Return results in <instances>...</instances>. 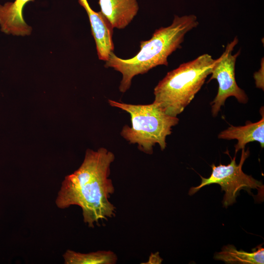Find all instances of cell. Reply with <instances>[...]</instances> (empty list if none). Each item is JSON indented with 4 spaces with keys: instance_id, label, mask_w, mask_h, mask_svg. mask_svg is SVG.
I'll use <instances>...</instances> for the list:
<instances>
[{
    "instance_id": "cell-2",
    "label": "cell",
    "mask_w": 264,
    "mask_h": 264,
    "mask_svg": "<svg viewBox=\"0 0 264 264\" xmlns=\"http://www.w3.org/2000/svg\"><path fill=\"white\" fill-rule=\"evenodd\" d=\"M198 24L195 15H175L170 25L156 29L150 40L141 41L140 50L133 57L124 59L110 52L104 66L122 74L119 91L126 92L135 76L145 74L158 66H168V57L181 48L186 34Z\"/></svg>"
},
{
    "instance_id": "cell-11",
    "label": "cell",
    "mask_w": 264,
    "mask_h": 264,
    "mask_svg": "<svg viewBox=\"0 0 264 264\" xmlns=\"http://www.w3.org/2000/svg\"><path fill=\"white\" fill-rule=\"evenodd\" d=\"M214 259L227 264H263L264 249L258 246L252 252H247L238 250L233 245H228L222 247L220 252L217 253Z\"/></svg>"
},
{
    "instance_id": "cell-5",
    "label": "cell",
    "mask_w": 264,
    "mask_h": 264,
    "mask_svg": "<svg viewBox=\"0 0 264 264\" xmlns=\"http://www.w3.org/2000/svg\"><path fill=\"white\" fill-rule=\"evenodd\" d=\"M242 150L241 157L238 165L236 162V154L227 165L220 164L216 166L213 164L210 176L208 178L200 176L201 183L197 187H191L188 194L192 196L205 186L218 184L221 186V190L225 192L222 203L223 206L227 207L236 202V198L241 190H245L250 193L252 189L259 190L263 186L261 181L242 171V166L249 154V151L248 149L246 152L244 149Z\"/></svg>"
},
{
    "instance_id": "cell-13",
    "label": "cell",
    "mask_w": 264,
    "mask_h": 264,
    "mask_svg": "<svg viewBox=\"0 0 264 264\" xmlns=\"http://www.w3.org/2000/svg\"><path fill=\"white\" fill-rule=\"evenodd\" d=\"M148 263L146 264H159L161 263L160 258L159 255L155 253L152 254L149 258Z\"/></svg>"
},
{
    "instance_id": "cell-10",
    "label": "cell",
    "mask_w": 264,
    "mask_h": 264,
    "mask_svg": "<svg viewBox=\"0 0 264 264\" xmlns=\"http://www.w3.org/2000/svg\"><path fill=\"white\" fill-rule=\"evenodd\" d=\"M261 119L255 123L249 122L243 126L236 127L231 125L226 130L221 132L218 138L220 139L232 140L237 139V143L235 145V154L238 151L244 149L245 145L249 142L257 141L262 148L264 147V109Z\"/></svg>"
},
{
    "instance_id": "cell-9",
    "label": "cell",
    "mask_w": 264,
    "mask_h": 264,
    "mask_svg": "<svg viewBox=\"0 0 264 264\" xmlns=\"http://www.w3.org/2000/svg\"><path fill=\"white\" fill-rule=\"evenodd\" d=\"M34 0H15L14 2L0 5L1 30L7 34L25 36L29 35L32 28L24 21L22 16L23 7Z\"/></svg>"
},
{
    "instance_id": "cell-1",
    "label": "cell",
    "mask_w": 264,
    "mask_h": 264,
    "mask_svg": "<svg viewBox=\"0 0 264 264\" xmlns=\"http://www.w3.org/2000/svg\"><path fill=\"white\" fill-rule=\"evenodd\" d=\"M114 158V154L105 148L87 149L79 168L63 181L55 200L57 207L79 206L84 222L89 227L114 217L116 207L109 200L114 192L109 177Z\"/></svg>"
},
{
    "instance_id": "cell-6",
    "label": "cell",
    "mask_w": 264,
    "mask_h": 264,
    "mask_svg": "<svg viewBox=\"0 0 264 264\" xmlns=\"http://www.w3.org/2000/svg\"><path fill=\"white\" fill-rule=\"evenodd\" d=\"M237 37L228 43L222 55L213 64L211 70V76L208 80L216 79L219 84L218 91L214 100L211 102L213 116L216 117L229 97H235L241 103L245 104L248 97L244 91L238 86L235 79V64L240 50L232 54L234 47L238 43Z\"/></svg>"
},
{
    "instance_id": "cell-12",
    "label": "cell",
    "mask_w": 264,
    "mask_h": 264,
    "mask_svg": "<svg viewBox=\"0 0 264 264\" xmlns=\"http://www.w3.org/2000/svg\"><path fill=\"white\" fill-rule=\"evenodd\" d=\"M63 257L65 264H114L117 261L116 255L110 250L82 253L67 250Z\"/></svg>"
},
{
    "instance_id": "cell-4",
    "label": "cell",
    "mask_w": 264,
    "mask_h": 264,
    "mask_svg": "<svg viewBox=\"0 0 264 264\" xmlns=\"http://www.w3.org/2000/svg\"><path fill=\"white\" fill-rule=\"evenodd\" d=\"M110 106L120 109L131 116V127L125 125L120 134L130 144H137L138 148L147 154L153 153L158 144L162 151L166 147V139L172 133L173 127L179 122L170 116L155 102L147 105H133L109 99Z\"/></svg>"
},
{
    "instance_id": "cell-8",
    "label": "cell",
    "mask_w": 264,
    "mask_h": 264,
    "mask_svg": "<svg viewBox=\"0 0 264 264\" xmlns=\"http://www.w3.org/2000/svg\"><path fill=\"white\" fill-rule=\"evenodd\" d=\"M101 13L112 28L122 29L137 15V0H99Z\"/></svg>"
},
{
    "instance_id": "cell-3",
    "label": "cell",
    "mask_w": 264,
    "mask_h": 264,
    "mask_svg": "<svg viewBox=\"0 0 264 264\" xmlns=\"http://www.w3.org/2000/svg\"><path fill=\"white\" fill-rule=\"evenodd\" d=\"M215 61L211 55L204 54L168 72L154 88V102L167 114L177 117L211 74Z\"/></svg>"
},
{
    "instance_id": "cell-7",
    "label": "cell",
    "mask_w": 264,
    "mask_h": 264,
    "mask_svg": "<svg viewBox=\"0 0 264 264\" xmlns=\"http://www.w3.org/2000/svg\"><path fill=\"white\" fill-rule=\"evenodd\" d=\"M78 1L88 14L98 58L106 62L114 50L113 28L100 12H96L92 9L87 0H78Z\"/></svg>"
}]
</instances>
